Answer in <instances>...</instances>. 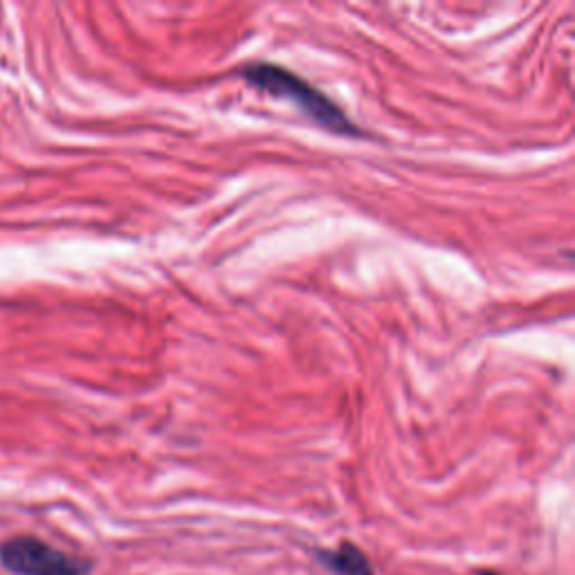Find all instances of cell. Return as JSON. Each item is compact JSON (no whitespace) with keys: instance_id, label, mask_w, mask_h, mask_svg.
Instances as JSON below:
<instances>
[{"instance_id":"obj_1","label":"cell","mask_w":575,"mask_h":575,"mask_svg":"<svg viewBox=\"0 0 575 575\" xmlns=\"http://www.w3.org/2000/svg\"><path fill=\"white\" fill-rule=\"evenodd\" d=\"M241 75L255 88L265 90L273 97L294 103L299 111L306 112L312 121H317L324 129L339 135H360L355 124L344 115L342 108L328 94L319 93L315 85L294 75L292 70L274 66V63H255V66H247Z\"/></svg>"},{"instance_id":"obj_3","label":"cell","mask_w":575,"mask_h":575,"mask_svg":"<svg viewBox=\"0 0 575 575\" xmlns=\"http://www.w3.org/2000/svg\"><path fill=\"white\" fill-rule=\"evenodd\" d=\"M315 558L326 571L335 575H375L364 551L357 549L351 542H344L335 551H315Z\"/></svg>"},{"instance_id":"obj_2","label":"cell","mask_w":575,"mask_h":575,"mask_svg":"<svg viewBox=\"0 0 575 575\" xmlns=\"http://www.w3.org/2000/svg\"><path fill=\"white\" fill-rule=\"evenodd\" d=\"M0 562L13 575H88L93 562L63 553L30 535H18L0 544Z\"/></svg>"},{"instance_id":"obj_4","label":"cell","mask_w":575,"mask_h":575,"mask_svg":"<svg viewBox=\"0 0 575 575\" xmlns=\"http://www.w3.org/2000/svg\"><path fill=\"white\" fill-rule=\"evenodd\" d=\"M477 575H499V573H495V571H479Z\"/></svg>"}]
</instances>
